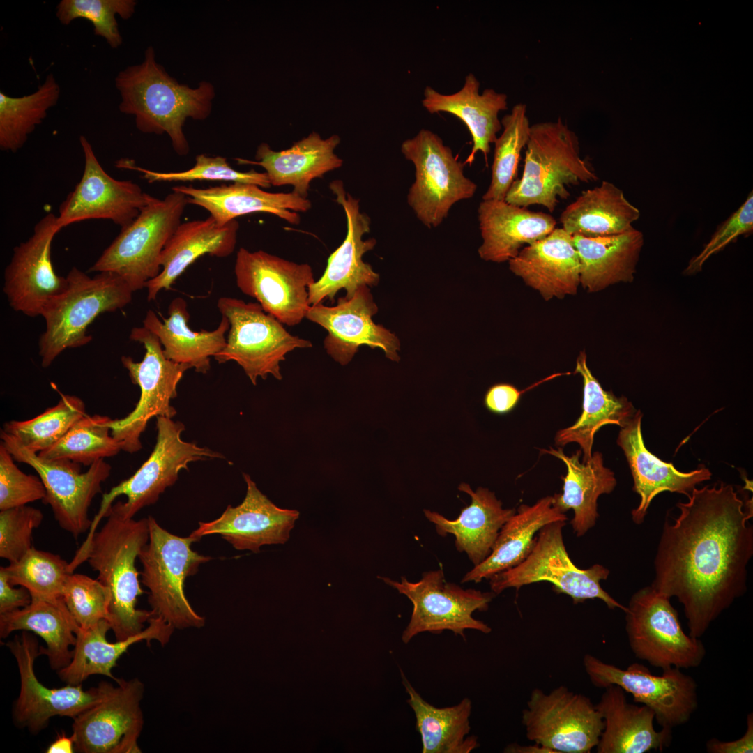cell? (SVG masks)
I'll return each mask as SVG.
<instances>
[{
  "label": "cell",
  "instance_id": "cell-1",
  "mask_svg": "<svg viewBox=\"0 0 753 753\" xmlns=\"http://www.w3.org/2000/svg\"><path fill=\"white\" fill-rule=\"evenodd\" d=\"M679 515L666 520L651 586L683 605L689 634L700 639L747 591L753 555L752 503L731 485L694 487Z\"/></svg>",
  "mask_w": 753,
  "mask_h": 753
},
{
  "label": "cell",
  "instance_id": "cell-2",
  "mask_svg": "<svg viewBox=\"0 0 753 753\" xmlns=\"http://www.w3.org/2000/svg\"><path fill=\"white\" fill-rule=\"evenodd\" d=\"M114 84L121 100L119 111L132 115L143 133L167 134L175 152L186 155L190 151L183 126L188 119L204 120L211 114L215 88L207 81L196 88L181 84L171 77L148 47L139 64L120 70Z\"/></svg>",
  "mask_w": 753,
  "mask_h": 753
},
{
  "label": "cell",
  "instance_id": "cell-3",
  "mask_svg": "<svg viewBox=\"0 0 753 753\" xmlns=\"http://www.w3.org/2000/svg\"><path fill=\"white\" fill-rule=\"evenodd\" d=\"M105 524L85 540L69 563L71 572L87 561L98 572L97 579L109 591L108 622L116 640L142 632L153 616L151 611L137 608L141 588L136 559L149 537L148 518L124 519L111 506Z\"/></svg>",
  "mask_w": 753,
  "mask_h": 753
},
{
  "label": "cell",
  "instance_id": "cell-4",
  "mask_svg": "<svg viewBox=\"0 0 753 753\" xmlns=\"http://www.w3.org/2000/svg\"><path fill=\"white\" fill-rule=\"evenodd\" d=\"M522 175L508 191L505 201L527 208L540 205L554 211L570 195L571 185L588 183L598 176L580 155L576 133L561 118L531 126Z\"/></svg>",
  "mask_w": 753,
  "mask_h": 753
},
{
  "label": "cell",
  "instance_id": "cell-5",
  "mask_svg": "<svg viewBox=\"0 0 753 753\" xmlns=\"http://www.w3.org/2000/svg\"><path fill=\"white\" fill-rule=\"evenodd\" d=\"M68 286L45 306L41 316L45 329L39 338L41 365L47 368L65 350L84 346L92 340L87 333L100 314L113 312L129 304L133 291L118 275L100 272L89 276L76 267L66 275Z\"/></svg>",
  "mask_w": 753,
  "mask_h": 753
},
{
  "label": "cell",
  "instance_id": "cell-6",
  "mask_svg": "<svg viewBox=\"0 0 753 753\" xmlns=\"http://www.w3.org/2000/svg\"><path fill=\"white\" fill-rule=\"evenodd\" d=\"M149 537L141 551V583L149 589L148 602L153 616L174 629L201 628L205 618L198 614L185 594V579L195 575L199 567L211 559L191 548L195 538L180 537L160 526L152 516L148 517Z\"/></svg>",
  "mask_w": 753,
  "mask_h": 753
},
{
  "label": "cell",
  "instance_id": "cell-7",
  "mask_svg": "<svg viewBox=\"0 0 753 753\" xmlns=\"http://www.w3.org/2000/svg\"><path fill=\"white\" fill-rule=\"evenodd\" d=\"M187 196L172 190L163 199L146 194L137 218L103 251L89 272H111L136 291L161 271V253L181 222Z\"/></svg>",
  "mask_w": 753,
  "mask_h": 753
},
{
  "label": "cell",
  "instance_id": "cell-8",
  "mask_svg": "<svg viewBox=\"0 0 753 753\" xmlns=\"http://www.w3.org/2000/svg\"><path fill=\"white\" fill-rule=\"evenodd\" d=\"M156 420L158 434L153 450L132 476L102 495L88 538L111 506L123 518L132 519L143 508L155 503L160 495L176 482L179 472L188 469L190 462L224 457L208 448L184 441L182 423L162 416L156 417Z\"/></svg>",
  "mask_w": 753,
  "mask_h": 753
},
{
  "label": "cell",
  "instance_id": "cell-9",
  "mask_svg": "<svg viewBox=\"0 0 753 753\" xmlns=\"http://www.w3.org/2000/svg\"><path fill=\"white\" fill-rule=\"evenodd\" d=\"M565 525V521H557L544 526L523 561L489 579L492 591L497 595L509 588L518 590L525 585L547 581L553 584L556 593L569 595L574 604L599 599L609 609H620L625 612L626 607L600 585L602 580L608 578L609 569L600 564L580 569L572 561L563 542Z\"/></svg>",
  "mask_w": 753,
  "mask_h": 753
},
{
  "label": "cell",
  "instance_id": "cell-10",
  "mask_svg": "<svg viewBox=\"0 0 753 753\" xmlns=\"http://www.w3.org/2000/svg\"><path fill=\"white\" fill-rule=\"evenodd\" d=\"M217 307L230 326L225 347L213 358L218 363L236 362L253 385L259 377L266 379L269 374L281 380L280 364L285 356L312 347L310 341L289 333L257 302L221 297Z\"/></svg>",
  "mask_w": 753,
  "mask_h": 753
},
{
  "label": "cell",
  "instance_id": "cell-11",
  "mask_svg": "<svg viewBox=\"0 0 753 753\" xmlns=\"http://www.w3.org/2000/svg\"><path fill=\"white\" fill-rule=\"evenodd\" d=\"M670 599L651 585L632 595L625 611L630 647L636 657L662 670L697 667L705 646L683 631Z\"/></svg>",
  "mask_w": 753,
  "mask_h": 753
},
{
  "label": "cell",
  "instance_id": "cell-12",
  "mask_svg": "<svg viewBox=\"0 0 753 753\" xmlns=\"http://www.w3.org/2000/svg\"><path fill=\"white\" fill-rule=\"evenodd\" d=\"M401 151L415 167L407 203L427 227H438L455 203L475 195L477 185L464 175V162L432 131L420 130L402 142Z\"/></svg>",
  "mask_w": 753,
  "mask_h": 753
},
{
  "label": "cell",
  "instance_id": "cell-13",
  "mask_svg": "<svg viewBox=\"0 0 753 753\" xmlns=\"http://www.w3.org/2000/svg\"><path fill=\"white\" fill-rule=\"evenodd\" d=\"M130 339L145 349L140 362L130 356L121 358L132 382L139 387L140 397L134 410L123 418L112 420L109 427L113 437L122 444V450L134 453L142 448L140 436L152 418H172L176 414L170 402L177 396L178 383L191 367L166 358L158 338L144 326L132 328Z\"/></svg>",
  "mask_w": 753,
  "mask_h": 753
},
{
  "label": "cell",
  "instance_id": "cell-14",
  "mask_svg": "<svg viewBox=\"0 0 753 753\" xmlns=\"http://www.w3.org/2000/svg\"><path fill=\"white\" fill-rule=\"evenodd\" d=\"M386 584L406 595L413 604L411 619L403 631L402 640L408 644L421 632L440 634L450 630L465 638L466 630L489 634L492 628L472 616L476 611H485L496 595L494 592L463 589L452 583L445 582L442 569L427 571L416 582L405 577L400 581L380 577Z\"/></svg>",
  "mask_w": 753,
  "mask_h": 753
},
{
  "label": "cell",
  "instance_id": "cell-15",
  "mask_svg": "<svg viewBox=\"0 0 753 753\" xmlns=\"http://www.w3.org/2000/svg\"><path fill=\"white\" fill-rule=\"evenodd\" d=\"M0 435L1 443L13 459L37 472L46 490L43 501L50 506L59 526L75 538L89 530L92 524L89 507L109 476L111 466L100 459L81 472L79 464L40 457L2 429Z\"/></svg>",
  "mask_w": 753,
  "mask_h": 753
},
{
  "label": "cell",
  "instance_id": "cell-16",
  "mask_svg": "<svg viewBox=\"0 0 753 753\" xmlns=\"http://www.w3.org/2000/svg\"><path fill=\"white\" fill-rule=\"evenodd\" d=\"M522 711L528 740L555 753H589L596 747L604 721L591 699L564 685L549 693L534 688Z\"/></svg>",
  "mask_w": 753,
  "mask_h": 753
},
{
  "label": "cell",
  "instance_id": "cell-17",
  "mask_svg": "<svg viewBox=\"0 0 753 753\" xmlns=\"http://www.w3.org/2000/svg\"><path fill=\"white\" fill-rule=\"evenodd\" d=\"M583 664L593 685L620 687L634 702L649 708L662 728L672 730L687 723L698 707L696 680L680 669H666L655 676L642 664L634 662L623 669L591 654L584 655Z\"/></svg>",
  "mask_w": 753,
  "mask_h": 753
},
{
  "label": "cell",
  "instance_id": "cell-18",
  "mask_svg": "<svg viewBox=\"0 0 753 753\" xmlns=\"http://www.w3.org/2000/svg\"><path fill=\"white\" fill-rule=\"evenodd\" d=\"M234 273L238 289L282 324L296 326L305 318L310 306L308 288L315 282L309 264L241 248Z\"/></svg>",
  "mask_w": 753,
  "mask_h": 753
},
{
  "label": "cell",
  "instance_id": "cell-19",
  "mask_svg": "<svg viewBox=\"0 0 753 753\" xmlns=\"http://www.w3.org/2000/svg\"><path fill=\"white\" fill-rule=\"evenodd\" d=\"M6 645L15 658L20 676V694L13 709V721L17 727L26 728L31 733L37 734L44 729L53 717L73 719L100 701L111 685L102 681L98 687L87 690L82 684L47 687L34 672V662L40 655V646L35 635L22 631L20 635H15Z\"/></svg>",
  "mask_w": 753,
  "mask_h": 753
},
{
  "label": "cell",
  "instance_id": "cell-20",
  "mask_svg": "<svg viewBox=\"0 0 753 753\" xmlns=\"http://www.w3.org/2000/svg\"><path fill=\"white\" fill-rule=\"evenodd\" d=\"M103 699L73 718L75 750L82 753L141 752L137 739L144 720V683L118 678Z\"/></svg>",
  "mask_w": 753,
  "mask_h": 753
},
{
  "label": "cell",
  "instance_id": "cell-21",
  "mask_svg": "<svg viewBox=\"0 0 753 753\" xmlns=\"http://www.w3.org/2000/svg\"><path fill=\"white\" fill-rule=\"evenodd\" d=\"M60 230L57 215L49 212L35 225L31 237L13 249L3 287L13 310L30 317L41 316L46 304L66 289V277L56 273L51 259L52 243Z\"/></svg>",
  "mask_w": 753,
  "mask_h": 753
},
{
  "label": "cell",
  "instance_id": "cell-22",
  "mask_svg": "<svg viewBox=\"0 0 753 753\" xmlns=\"http://www.w3.org/2000/svg\"><path fill=\"white\" fill-rule=\"evenodd\" d=\"M378 312L369 287H360L350 298L340 297L335 306L310 305L305 318L324 328L328 334L323 344L326 353L341 365L349 363L360 346L380 348L388 359L397 362V337L372 317Z\"/></svg>",
  "mask_w": 753,
  "mask_h": 753
},
{
  "label": "cell",
  "instance_id": "cell-23",
  "mask_svg": "<svg viewBox=\"0 0 753 753\" xmlns=\"http://www.w3.org/2000/svg\"><path fill=\"white\" fill-rule=\"evenodd\" d=\"M79 142L84 156V172L79 183L59 206V229L91 219L109 220L125 227L139 215L147 193L132 181H120L109 176L88 139L81 135Z\"/></svg>",
  "mask_w": 753,
  "mask_h": 753
},
{
  "label": "cell",
  "instance_id": "cell-24",
  "mask_svg": "<svg viewBox=\"0 0 753 753\" xmlns=\"http://www.w3.org/2000/svg\"><path fill=\"white\" fill-rule=\"evenodd\" d=\"M329 188L336 201L343 208L347 218V235L342 244L329 256L321 277L308 288L310 305L332 303L339 291H346L350 298L363 286L373 287L380 280L379 274L363 260L364 254L374 248L376 239L363 240L370 230V217L360 211L359 200L347 193L342 181H332Z\"/></svg>",
  "mask_w": 753,
  "mask_h": 753
},
{
  "label": "cell",
  "instance_id": "cell-25",
  "mask_svg": "<svg viewBox=\"0 0 753 753\" xmlns=\"http://www.w3.org/2000/svg\"><path fill=\"white\" fill-rule=\"evenodd\" d=\"M247 485L245 499L236 507L228 505L217 519L199 522L190 533L197 541L206 535L218 534L237 550L259 553L264 545L284 544L299 517L296 510L275 505L257 487L250 476L243 473Z\"/></svg>",
  "mask_w": 753,
  "mask_h": 753
},
{
  "label": "cell",
  "instance_id": "cell-26",
  "mask_svg": "<svg viewBox=\"0 0 753 753\" xmlns=\"http://www.w3.org/2000/svg\"><path fill=\"white\" fill-rule=\"evenodd\" d=\"M643 414L637 411L630 422L619 432L617 444L628 462L634 485L640 496L639 505L632 510L636 524L644 522L652 500L663 492L689 496L698 484L711 478V471L703 465L690 472H681L672 463L660 460L645 446L641 433Z\"/></svg>",
  "mask_w": 753,
  "mask_h": 753
},
{
  "label": "cell",
  "instance_id": "cell-27",
  "mask_svg": "<svg viewBox=\"0 0 753 753\" xmlns=\"http://www.w3.org/2000/svg\"><path fill=\"white\" fill-rule=\"evenodd\" d=\"M510 270L545 301L575 295L580 284V262L572 236L562 227L524 247L509 261Z\"/></svg>",
  "mask_w": 753,
  "mask_h": 753
},
{
  "label": "cell",
  "instance_id": "cell-28",
  "mask_svg": "<svg viewBox=\"0 0 753 753\" xmlns=\"http://www.w3.org/2000/svg\"><path fill=\"white\" fill-rule=\"evenodd\" d=\"M172 190L185 195L189 204L204 208L221 225L257 212L271 213L297 225L301 218L296 211L306 212L312 207L310 200L294 192H268L248 183H234L204 188L177 185Z\"/></svg>",
  "mask_w": 753,
  "mask_h": 753
},
{
  "label": "cell",
  "instance_id": "cell-29",
  "mask_svg": "<svg viewBox=\"0 0 753 753\" xmlns=\"http://www.w3.org/2000/svg\"><path fill=\"white\" fill-rule=\"evenodd\" d=\"M239 224L234 220L218 224L209 216L204 220L181 222L167 242L160 256V273L146 286L148 301L158 293L169 290L177 278L199 257L209 254L226 257L234 250Z\"/></svg>",
  "mask_w": 753,
  "mask_h": 753
},
{
  "label": "cell",
  "instance_id": "cell-30",
  "mask_svg": "<svg viewBox=\"0 0 753 753\" xmlns=\"http://www.w3.org/2000/svg\"><path fill=\"white\" fill-rule=\"evenodd\" d=\"M478 213L482 238L478 254L487 261H509L523 245L545 238L556 225L549 213L532 211L505 200H482Z\"/></svg>",
  "mask_w": 753,
  "mask_h": 753
},
{
  "label": "cell",
  "instance_id": "cell-31",
  "mask_svg": "<svg viewBox=\"0 0 753 753\" xmlns=\"http://www.w3.org/2000/svg\"><path fill=\"white\" fill-rule=\"evenodd\" d=\"M340 142L338 135L322 139L313 132L287 149L275 151L268 144L261 143L257 149L255 160H236L240 165L263 167L271 185H291L292 192L307 198L312 180L342 165V160L334 153Z\"/></svg>",
  "mask_w": 753,
  "mask_h": 753
},
{
  "label": "cell",
  "instance_id": "cell-32",
  "mask_svg": "<svg viewBox=\"0 0 753 753\" xmlns=\"http://www.w3.org/2000/svg\"><path fill=\"white\" fill-rule=\"evenodd\" d=\"M625 694L620 687L609 685L595 705L604 724L597 752L646 753L668 747L672 730H655L653 712L644 705L629 703Z\"/></svg>",
  "mask_w": 753,
  "mask_h": 753
},
{
  "label": "cell",
  "instance_id": "cell-33",
  "mask_svg": "<svg viewBox=\"0 0 753 753\" xmlns=\"http://www.w3.org/2000/svg\"><path fill=\"white\" fill-rule=\"evenodd\" d=\"M479 88V81L469 73L462 88L452 94H442L426 86L422 105L431 114L448 112L464 123L471 135L473 146L464 164L471 165L480 151L487 166L490 144L494 143L502 128L499 114L507 109V96L493 89H486L480 94Z\"/></svg>",
  "mask_w": 753,
  "mask_h": 753
},
{
  "label": "cell",
  "instance_id": "cell-34",
  "mask_svg": "<svg viewBox=\"0 0 753 753\" xmlns=\"http://www.w3.org/2000/svg\"><path fill=\"white\" fill-rule=\"evenodd\" d=\"M458 489L470 495L471 503L462 509L456 519L429 510L423 512L434 524L438 534L455 535L457 549L465 552L476 566L490 554L500 530L516 510L503 508L501 501L487 488L480 487L474 492L468 484L462 483Z\"/></svg>",
  "mask_w": 753,
  "mask_h": 753
},
{
  "label": "cell",
  "instance_id": "cell-35",
  "mask_svg": "<svg viewBox=\"0 0 753 753\" xmlns=\"http://www.w3.org/2000/svg\"><path fill=\"white\" fill-rule=\"evenodd\" d=\"M148 623L149 626L142 632L114 643L107 640L106 635L111 626L106 619L86 629L79 628L70 662L57 671L60 679L67 685H77L91 675L100 674L116 682L118 678L113 676L112 669L130 646L142 641L149 644L151 640L166 645L175 630L158 617L152 616Z\"/></svg>",
  "mask_w": 753,
  "mask_h": 753
},
{
  "label": "cell",
  "instance_id": "cell-36",
  "mask_svg": "<svg viewBox=\"0 0 753 753\" xmlns=\"http://www.w3.org/2000/svg\"><path fill=\"white\" fill-rule=\"evenodd\" d=\"M169 317L160 320L151 310L146 312L143 326L159 340L166 358L177 363H185L197 372L206 374L211 367L210 358L226 344L225 334L229 321L222 316L218 326L213 330L195 331L188 325L190 314L186 301L174 298L168 307Z\"/></svg>",
  "mask_w": 753,
  "mask_h": 753
},
{
  "label": "cell",
  "instance_id": "cell-37",
  "mask_svg": "<svg viewBox=\"0 0 753 753\" xmlns=\"http://www.w3.org/2000/svg\"><path fill=\"white\" fill-rule=\"evenodd\" d=\"M541 451L560 459L566 465L567 474L562 477L563 493L552 496V505L562 513L573 510L574 517L570 521L573 531L577 537L583 536L595 526L599 516L597 510L599 496L614 489L616 485L614 473L604 466L600 452H595L591 459L584 463L579 461L581 450L571 456L566 455L559 446L557 449L550 448Z\"/></svg>",
  "mask_w": 753,
  "mask_h": 753
},
{
  "label": "cell",
  "instance_id": "cell-38",
  "mask_svg": "<svg viewBox=\"0 0 753 753\" xmlns=\"http://www.w3.org/2000/svg\"><path fill=\"white\" fill-rule=\"evenodd\" d=\"M580 262V284L589 293L619 282H632L644 243L641 231L588 238L572 236Z\"/></svg>",
  "mask_w": 753,
  "mask_h": 753
},
{
  "label": "cell",
  "instance_id": "cell-39",
  "mask_svg": "<svg viewBox=\"0 0 753 753\" xmlns=\"http://www.w3.org/2000/svg\"><path fill=\"white\" fill-rule=\"evenodd\" d=\"M567 519L565 513L552 505L551 496L540 499L533 505H521L502 526L488 557L468 572L462 582L478 583L516 566L528 555L535 534L544 526Z\"/></svg>",
  "mask_w": 753,
  "mask_h": 753
},
{
  "label": "cell",
  "instance_id": "cell-40",
  "mask_svg": "<svg viewBox=\"0 0 753 753\" xmlns=\"http://www.w3.org/2000/svg\"><path fill=\"white\" fill-rule=\"evenodd\" d=\"M79 629L63 597L53 600L31 598V603L17 610L0 614V637L6 638L15 631H27L40 637L46 647L40 646V655L47 657L56 671L70 662Z\"/></svg>",
  "mask_w": 753,
  "mask_h": 753
},
{
  "label": "cell",
  "instance_id": "cell-41",
  "mask_svg": "<svg viewBox=\"0 0 753 753\" xmlns=\"http://www.w3.org/2000/svg\"><path fill=\"white\" fill-rule=\"evenodd\" d=\"M640 217L639 210L614 183L603 181L584 190L561 213L562 228L570 235L588 238L608 236L630 229Z\"/></svg>",
  "mask_w": 753,
  "mask_h": 753
},
{
  "label": "cell",
  "instance_id": "cell-42",
  "mask_svg": "<svg viewBox=\"0 0 753 753\" xmlns=\"http://www.w3.org/2000/svg\"><path fill=\"white\" fill-rule=\"evenodd\" d=\"M575 372L583 378V411L575 424L558 430L554 439L557 446L577 443L583 454L582 462L586 463L592 456L595 434L606 425L625 427L637 410L625 397H616L602 388L587 365L584 351L577 358Z\"/></svg>",
  "mask_w": 753,
  "mask_h": 753
},
{
  "label": "cell",
  "instance_id": "cell-43",
  "mask_svg": "<svg viewBox=\"0 0 753 753\" xmlns=\"http://www.w3.org/2000/svg\"><path fill=\"white\" fill-rule=\"evenodd\" d=\"M409 694L406 702L414 712L423 753H469L479 746L471 730V701L464 698L453 706L436 708L425 701L401 671Z\"/></svg>",
  "mask_w": 753,
  "mask_h": 753
},
{
  "label": "cell",
  "instance_id": "cell-44",
  "mask_svg": "<svg viewBox=\"0 0 753 753\" xmlns=\"http://www.w3.org/2000/svg\"><path fill=\"white\" fill-rule=\"evenodd\" d=\"M61 89L52 74L33 93L21 97H10L0 91V149L17 152L27 141L55 106Z\"/></svg>",
  "mask_w": 753,
  "mask_h": 753
},
{
  "label": "cell",
  "instance_id": "cell-45",
  "mask_svg": "<svg viewBox=\"0 0 753 753\" xmlns=\"http://www.w3.org/2000/svg\"><path fill=\"white\" fill-rule=\"evenodd\" d=\"M112 420L107 416L87 414L57 443L38 455L50 459H68L84 466L113 457L122 450V444L111 434Z\"/></svg>",
  "mask_w": 753,
  "mask_h": 753
},
{
  "label": "cell",
  "instance_id": "cell-46",
  "mask_svg": "<svg viewBox=\"0 0 753 753\" xmlns=\"http://www.w3.org/2000/svg\"><path fill=\"white\" fill-rule=\"evenodd\" d=\"M501 123L503 132L494 143L491 181L482 200H505L517 179L522 151L529 139L531 125L525 104H516Z\"/></svg>",
  "mask_w": 753,
  "mask_h": 753
},
{
  "label": "cell",
  "instance_id": "cell-47",
  "mask_svg": "<svg viewBox=\"0 0 753 753\" xmlns=\"http://www.w3.org/2000/svg\"><path fill=\"white\" fill-rule=\"evenodd\" d=\"M83 400L76 395L61 394L58 403L27 420H11L3 431L17 439L28 450L38 453L57 443L80 419L86 416Z\"/></svg>",
  "mask_w": 753,
  "mask_h": 753
},
{
  "label": "cell",
  "instance_id": "cell-48",
  "mask_svg": "<svg viewBox=\"0 0 753 753\" xmlns=\"http://www.w3.org/2000/svg\"><path fill=\"white\" fill-rule=\"evenodd\" d=\"M3 568L11 585L26 588L31 598L46 600L61 598L67 579L73 573L69 563L59 555L33 547Z\"/></svg>",
  "mask_w": 753,
  "mask_h": 753
},
{
  "label": "cell",
  "instance_id": "cell-49",
  "mask_svg": "<svg viewBox=\"0 0 753 753\" xmlns=\"http://www.w3.org/2000/svg\"><path fill=\"white\" fill-rule=\"evenodd\" d=\"M116 167L137 170L142 173L143 178L149 183L212 181L254 184L264 188L271 185L266 172H258L254 169L240 172L233 169L225 158L210 157L204 154L197 155L195 165L182 172L152 171L132 164V161L128 160H119Z\"/></svg>",
  "mask_w": 753,
  "mask_h": 753
},
{
  "label": "cell",
  "instance_id": "cell-50",
  "mask_svg": "<svg viewBox=\"0 0 753 753\" xmlns=\"http://www.w3.org/2000/svg\"><path fill=\"white\" fill-rule=\"evenodd\" d=\"M134 0H61L56 6V15L63 25L83 18L91 22L94 33L103 38L112 48L122 44L116 15L130 19L135 13Z\"/></svg>",
  "mask_w": 753,
  "mask_h": 753
},
{
  "label": "cell",
  "instance_id": "cell-51",
  "mask_svg": "<svg viewBox=\"0 0 753 753\" xmlns=\"http://www.w3.org/2000/svg\"><path fill=\"white\" fill-rule=\"evenodd\" d=\"M62 597L80 628L86 629L101 620L108 619L110 593L97 579L82 574H70Z\"/></svg>",
  "mask_w": 753,
  "mask_h": 753
},
{
  "label": "cell",
  "instance_id": "cell-52",
  "mask_svg": "<svg viewBox=\"0 0 753 753\" xmlns=\"http://www.w3.org/2000/svg\"><path fill=\"white\" fill-rule=\"evenodd\" d=\"M43 520L38 508L22 505L0 512V557L13 563L32 547V534Z\"/></svg>",
  "mask_w": 753,
  "mask_h": 753
},
{
  "label": "cell",
  "instance_id": "cell-53",
  "mask_svg": "<svg viewBox=\"0 0 753 753\" xmlns=\"http://www.w3.org/2000/svg\"><path fill=\"white\" fill-rule=\"evenodd\" d=\"M6 448L0 444V510L26 505L46 495L40 477L22 472Z\"/></svg>",
  "mask_w": 753,
  "mask_h": 753
},
{
  "label": "cell",
  "instance_id": "cell-54",
  "mask_svg": "<svg viewBox=\"0 0 753 753\" xmlns=\"http://www.w3.org/2000/svg\"><path fill=\"white\" fill-rule=\"evenodd\" d=\"M752 231L753 194L751 191L742 205L718 226L701 252L690 259L683 274L690 275L700 272L712 255L736 241L740 236H748Z\"/></svg>",
  "mask_w": 753,
  "mask_h": 753
},
{
  "label": "cell",
  "instance_id": "cell-55",
  "mask_svg": "<svg viewBox=\"0 0 753 753\" xmlns=\"http://www.w3.org/2000/svg\"><path fill=\"white\" fill-rule=\"evenodd\" d=\"M521 392L515 386L508 383H498L492 386L487 391L484 403L486 408L496 414L510 412L518 402Z\"/></svg>",
  "mask_w": 753,
  "mask_h": 753
},
{
  "label": "cell",
  "instance_id": "cell-56",
  "mask_svg": "<svg viewBox=\"0 0 753 753\" xmlns=\"http://www.w3.org/2000/svg\"><path fill=\"white\" fill-rule=\"evenodd\" d=\"M9 582L3 566L0 567V614L9 613L29 605L31 596L23 587L15 588Z\"/></svg>",
  "mask_w": 753,
  "mask_h": 753
},
{
  "label": "cell",
  "instance_id": "cell-57",
  "mask_svg": "<svg viewBox=\"0 0 753 753\" xmlns=\"http://www.w3.org/2000/svg\"><path fill=\"white\" fill-rule=\"evenodd\" d=\"M747 729L743 736L736 740L722 741L710 738L706 744L709 753H752L753 752V713L747 716Z\"/></svg>",
  "mask_w": 753,
  "mask_h": 753
},
{
  "label": "cell",
  "instance_id": "cell-58",
  "mask_svg": "<svg viewBox=\"0 0 753 753\" xmlns=\"http://www.w3.org/2000/svg\"><path fill=\"white\" fill-rule=\"evenodd\" d=\"M75 742L71 735L66 736L65 733L57 735L56 738L48 746L47 753H73L75 750Z\"/></svg>",
  "mask_w": 753,
  "mask_h": 753
},
{
  "label": "cell",
  "instance_id": "cell-59",
  "mask_svg": "<svg viewBox=\"0 0 753 753\" xmlns=\"http://www.w3.org/2000/svg\"><path fill=\"white\" fill-rule=\"evenodd\" d=\"M503 752L508 753H555L553 750L535 743L531 745H522L517 743L510 744L505 747Z\"/></svg>",
  "mask_w": 753,
  "mask_h": 753
}]
</instances>
